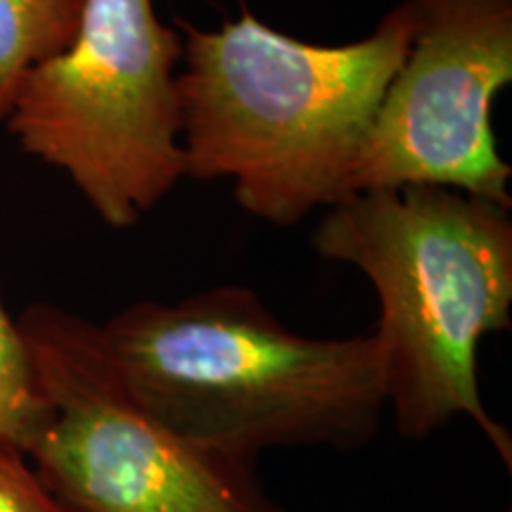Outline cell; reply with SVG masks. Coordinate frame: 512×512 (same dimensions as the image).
Wrapping results in <instances>:
<instances>
[{
	"label": "cell",
	"mask_w": 512,
	"mask_h": 512,
	"mask_svg": "<svg viewBox=\"0 0 512 512\" xmlns=\"http://www.w3.org/2000/svg\"><path fill=\"white\" fill-rule=\"evenodd\" d=\"M100 332L147 411L235 465L252 467L268 448L366 446L387 408L375 332L299 335L240 285L136 302Z\"/></svg>",
	"instance_id": "cell-1"
},
{
	"label": "cell",
	"mask_w": 512,
	"mask_h": 512,
	"mask_svg": "<svg viewBox=\"0 0 512 512\" xmlns=\"http://www.w3.org/2000/svg\"><path fill=\"white\" fill-rule=\"evenodd\" d=\"M178 24L185 176L228 178L242 207L275 226L354 195L358 157L411 43L406 3L347 46L304 43L247 10L214 31Z\"/></svg>",
	"instance_id": "cell-2"
},
{
	"label": "cell",
	"mask_w": 512,
	"mask_h": 512,
	"mask_svg": "<svg viewBox=\"0 0 512 512\" xmlns=\"http://www.w3.org/2000/svg\"><path fill=\"white\" fill-rule=\"evenodd\" d=\"M311 245L373 285L387 406L403 437L465 415L512 467L510 432L486 411L477 375L482 339L510 328V209L439 185L366 190L330 207Z\"/></svg>",
	"instance_id": "cell-3"
},
{
	"label": "cell",
	"mask_w": 512,
	"mask_h": 512,
	"mask_svg": "<svg viewBox=\"0 0 512 512\" xmlns=\"http://www.w3.org/2000/svg\"><path fill=\"white\" fill-rule=\"evenodd\" d=\"M181 60L152 0H86L74 41L29 69L5 124L107 226L128 228L185 176Z\"/></svg>",
	"instance_id": "cell-4"
},
{
	"label": "cell",
	"mask_w": 512,
	"mask_h": 512,
	"mask_svg": "<svg viewBox=\"0 0 512 512\" xmlns=\"http://www.w3.org/2000/svg\"><path fill=\"white\" fill-rule=\"evenodd\" d=\"M46 425L31 467L74 512H280L252 467L176 437L133 396L100 325L50 304L15 318Z\"/></svg>",
	"instance_id": "cell-5"
},
{
	"label": "cell",
	"mask_w": 512,
	"mask_h": 512,
	"mask_svg": "<svg viewBox=\"0 0 512 512\" xmlns=\"http://www.w3.org/2000/svg\"><path fill=\"white\" fill-rule=\"evenodd\" d=\"M411 43L354 171V195L439 185L512 207L491 105L512 83V0H406Z\"/></svg>",
	"instance_id": "cell-6"
},
{
	"label": "cell",
	"mask_w": 512,
	"mask_h": 512,
	"mask_svg": "<svg viewBox=\"0 0 512 512\" xmlns=\"http://www.w3.org/2000/svg\"><path fill=\"white\" fill-rule=\"evenodd\" d=\"M83 5L86 0H0V121L29 69L69 48Z\"/></svg>",
	"instance_id": "cell-7"
},
{
	"label": "cell",
	"mask_w": 512,
	"mask_h": 512,
	"mask_svg": "<svg viewBox=\"0 0 512 512\" xmlns=\"http://www.w3.org/2000/svg\"><path fill=\"white\" fill-rule=\"evenodd\" d=\"M46 418V403L36 387L17 320L10 318L0 299V441L27 456Z\"/></svg>",
	"instance_id": "cell-8"
},
{
	"label": "cell",
	"mask_w": 512,
	"mask_h": 512,
	"mask_svg": "<svg viewBox=\"0 0 512 512\" xmlns=\"http://www.w3.org/2000/svg\"><path fill=\"white\" fill-rule=\"evenodd\" d=\"M0 512H74L38 479L29 458L0 441Z\"/></svg>",
	"instance_id": "cell-9"
}]
</instances>
